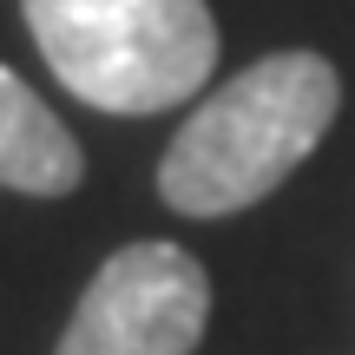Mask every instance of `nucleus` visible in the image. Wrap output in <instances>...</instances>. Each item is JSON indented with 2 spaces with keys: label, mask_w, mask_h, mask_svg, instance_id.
Wrapping results in <instances>:
<instances>
[{
  "label": "nucleus",
  "mask_w": 355,
  "mask_h": 355,
  "mask_svg": "<svg viewBox=\"0 0 355 355\" xmlns=\"http://www.w3.org/2000/svg\"><path fill=\"white\" fill-rule=\"evenodd\" d=\"M79 178H86V152L66 132V119L13 66H0V191H20V198H73Z\"/></svg>",
  "instance_id": "nucleus-4"
},
{
  "label": "nucleus",
  "mask_w": 355,
  "mask_h": 355,
  "mask_svg": "<svg viewBox=\"0 0 355 355\" xmlns=\"http://www.w3.org/2000/svg\"><path fill=\"white\" fill-rule=\"evenodd\" d=\"M46 73L92 112L152 119L217 73L211 0H20Z\"/></svg>",
  "instance_id": "nucleus-2"
},
{
  "label": "nucleus",
  "mask_w": 355,
  "mask_h": 355,
  "mask_svg": "<svg viewBox=\"0 0 355 355\" xmlns=\"http://www.w3.org/2000/svg\"><path fill=\"white\" fill-rule=\"evenodd\" d=\"M343 112V73L316 46H283L230 73L178 125L158 158V198L178 217H237L329 139Z\"/></svg>",
  "instance_id": "nucleus-1"
},
{
  "label": "nucleus",
  "mask_w": 355,
  "mask_h": 355,
  "mask_svg": "<svg viewBox=\"0 0 355 355\" xmlns=\"http://www.w3.org/2000/svg\"><path fill=\"white\" fill-rule=\"evenodd\" d=\"M211 329V277L184 243L112 250L73 303L53 355H191Z\"/></svg>",
  "instance_id": "nucleus-3"
}]
</instances>
